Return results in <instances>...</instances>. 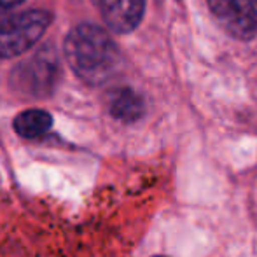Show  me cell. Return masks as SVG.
Wrapping results in <instances>:
<instances>
[{
  "label": "cell",
  "instance_id": "9c48e42d",
  "mask_svg": "<svg viewBox=\"0 0 257 257\" xmlns=\"http://www.w3.org/2000/svg\"><path fill=\"white\" fill-rule=\"evenodd\" d=\"M156 257H166V255H156Z\"/></svg>",
  "mask_w": 257,
  "mask_h": 257
},
{
  "label": "cell",
  "instance_id": "6da1fadb",
  "mask_svg": "<svg viewBox=\"0 0 257 257\" xmlns=\"http://www.w3.org/2000/svg\"><path fill=\"white\" fill-rule=\"evenodd\" d=\"M65 58L81 81L100 86L121 68V51L102 27L77 25L65 39Z\"/></svg>",
  "mask_w": 257,
  "mask_h": 257
},
{
  "label": "cell",
  "instance_id": "8992f818",
  "mask_svg": "<svg viewBox=\"0 0 257 257\" xmlns=\"http://www.w3.org/2000/svg\"><path fill=\"white\" fill-rule=\"evenodd\" d=\"M108 110L121 122H137L146 112V105L139 93L130 88H117L108 96Z\"/></svg>",
  "mask_w": 257,
  "mask_h": 257
},
{
  "label": "cell",
  "instance_id": "ba28073f",
  "mask_svg": "<svg viewBox=\"0 0 257 257\" xmlns=\"http://www.w3.org/2000/svg\"><path fill=\"white\" fill-rule=\"evenodd\" d=\"M25 0H0V14L6 13V11H11L14 9V7L21 6Z\"/></svg>",
  "mask_w": 257,
  "mask_h": 257
},
{
  "label": "cell",
  "instance_id": "7a4b0ae2",
  "mask_svg": "<svg viewBox=\"0 0 257 257\" xmlns=\"http://www.w3.org/2000/svg\"><path fill=\"white\" fill-rule=\"evenodd\" d=\"M53 21L44 9H32L11 14L0 21V58H14L37 44Z\"/></svg>",
  "mask_w": 257,
  "mask_h": 257
},
{
  "label": "cell",
  "instance_id": "30bf717a",
  "mask_svg": "<svg viewBox=\"0 0 257 257\" xmlns=\"http://www.w3.org/2000/svg\"><path fill=\"white\" fill-rule=\"evenodd\" d=\"M254 2H257V0H254Z\"/></svg>",
  "mask_w": 257,
  "mask_h": 257
},
{
  "label": "cell",
  "instance_id": "52a82bcc",
  "mask_svg": "<svg viewBox=\"0 0 257 257\" xmlns=\"http://www.w3.org/2000/svg\"><path fill=\"white\" fill-rule=\"evenodd\" d=\"M14 132L23 139H39L48 133L53 126V117L49 112L42 108H30L16 115L14 119Z\"/></svg>",
  "mask_w": 257,
  "mask_h": 257
},
{
  "label": "cell",
  "instance_id": "3957f363",
  "mask_svg": "<svg viewBox=\"0 0 257 257\" xmlns=\"http://www.w3.org/2000/svg\"><path fill=\"white\" fill-rule=\"evenodd\" d=\"M60 79V61L51 48H42L32 58L18 65L11 75V84L21 95L44 98L54 91Z\"/></svg>",
  "mask_w": 257,
  "mask_h": 257
},
{
  "label": "cell",
  "instance_id": "5b68a950",
  "mask_svg": "<svg viewBox=\"0 0 257 257\" xmlns=\"http://www.w3.org/2000/svg\"><path fill=\"white\" fill-rule=\"evenodd\" d=\"M105 25L115 34H130L140 25L146 0H93Z\"/></svg>",
  "mask_w": 257,
  "mask_h": 257
},
{
  "label": "cell",
  "instance_id": "277c9868",
  "mask_svg": "<svg viewBox=\"0 0 257 257\" xmlns=\"http://www.w3.org/2000/svg\"><path fill=\"white\" fill-rule=\"evenodd\" d=\"M219 25L234 39L252 41L257 35V7L254 0H208Z\"/></svg>",
  "mask_w": 257,
  "mask_h": 257
}]
</instances>
